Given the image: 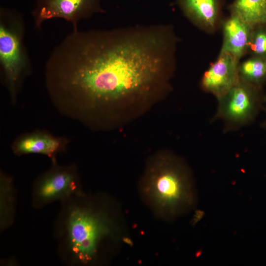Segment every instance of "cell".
Wrapping results in <instances>:
<instances>
[{
	"label": "cell",
	"mask_w": 266,
	"mask_h": 266,
	"mask_svg": "<svg viewBox=\"0 0 266 266\" xmlns=\"http://www.w3.org/2000/svg\"><path fill=\"white\" fill-rule=\"evenodd\" d=\"M178 42L169 25L73 30L46 61L48 89L82 104L96 121L121 128L172 90Z\"/></svg>",
	"instance_id": "6da1fadb"
},
{
	"label": "cell",
	"mask_w": 266,
	"mask_h": 266,
	"mask_svg": "<svg viewBox=\"0 0 266 266\" xmlns=\"http://www.w3.org/2000/svg\"><path fill=\"white\" fill-rule=\"evenodd\" d=\"M60 203L53 237L60 261L66 266L96 264L103 245L117 231L107 200L83 191Z\"/></svg>",
	"instance_id": "7a4b0ae2"
},
{
	"label": "cell",
	"mask_w": 266,
	"mask_h": 266,
	"mask_svg": "<svg viewBox=\"0 0 266 266\" xmlns=\"http://www.w3.org/2000/svg\"><path fill=\"white\" fill-rule=\"evenodd\" d=\"M142 187L153 206L163 214L176 215L194 203L190 170L179 157L168 150H160L149 159Z\"/></svg>",
	"instance_id": "3957f363"
},
{
	"label": "cell",
	"mask_w": 266,
	"mask_h": 266,
	"mask_svg": "<svg viewBox=\"0 0 266 266\" xmlns=\"http://www.w3.org/2000/svg\"><path fill=\"white\" fill-rule=\"evenodd\" d=\"M25 24L17 10L0 8V65L4 82L12 101L20 85L29 75L32 66L24 44Z\"/></svg>",
	"instance_id": "277c9868"
},
{
	"label": "cell",
	"mask_w": 266,
	"mask_h": 266,
	"mask_svg": "<svg viewBox=\"0 0 266 266\" xmlns=\"http://www.w3.org/2000/svg\"><path fill=\"white\" fill-rule=\"evenodd\" d=\"M52 166L34 181L31 192V204L42 209L56 201L83 192L77 168L75 165Z\"/></svg>",
	"instance_id": "5b68a950"
},
{
	"label": "cell",
	"mask_w": 266,
	"mask_h": 266,
	"mask_svg": "<svg viewBox=\"0 0 266 266\" xmlns=\"http://www.w3.org/2000/svg\"><path fill=\"white\" fill-rule=\"evenodd\" d=\"M256 86L239 77L228 92L217 99L214 120L223 121L225 132L243 127L253 119L258 106Z\"/></svg>",
	"instance_id": "8992f818"
},
{
	"label": "cell",
	"mask_w": 266,
	"mask_h": 266,
	"mask_svg": "<svg viewBox=\"0 0 266 266\" xmlns=\"http://www.w3.org/2000/svg\"><path fill=\"white\" fill-rule=\"evenodd\" d=\"M101 0H36L32 14L35 28L40 30L43 23L55 18L70 22L73 30L78 22L103 12Z\"/></svg>",
	"instance_id": "52a82bcc"
},
{
	"label": "cell",
	"mask_w": 266,
	"mask_h": 266,
	"mask_svg": "<svg viewBox=\"0 0 266 266\" xmlns=\"http://www.w3.org/2000/svg\"><path fill=\"white\" fill-rule=\"evenodd\" d=\"M239 60L228 53H220L217 60L203 74L200 86L218 99L239 80Z\"/></svg>",
	"instance_id": "ba28073f"
},
{
	"label": "cell",
	"mask_w": 266,
	"mask_h": 266,
	"mask_svg": "<svg viewBox=\"0 0 266 266\" xmlns=\"http://www.w3.org/2000/svg\"><path fill=\"white\" fill-rule=\"evenodd\" d=\"M186 18L199 29L214 32L219 26L222 10L221 0H176Z\"/></svg>",
	"instance_id": "9c48e42d"
},
{
	"label": "cell",
	"mask_w": 266,
	"mask_h": 266,
	"mask_svg": "<svg viewBox=\"0 0 266 266\" xmlns=\"http://www.w3.org/2000/svg\"><path fill=\"white\" fill-rule=\"evenodd\" d=\"M66 144V140L64 138L36 132L19 137L14 142L12 148L17 155L42 154L50 158L52 164H56L57 154L65 150Z\"/></svg>",
	"instance_id": "30bf717a"
},
{
	"label": "cell",
	"mask_w": 266,
	"mask_h": 266,
	"mask_svg": "<svg viewBox=\"0 0 266 266\" xmlns=\"http://www.w3.org/2000/svg\"><path fill=\"white\" fill-rule=\"evenodd\" d=\"M253 27L231 14L222 23L223 40L220 53H228L240 60L248 51Z\"/></svg>",
	"instance_id": "8fae6325"
},
{
	"label": "cell",
	"mask_w": 266,
	"mask_h": 266,
	"mask_svg": "<svg viewBox=\"0 0 266 266\" xmlns=\"http://www.w3.org/2000/svg\"><path fill=\"white\" fill-rule=\"evenodd\" d=\"M16 190L13 178L0 173V231L2 232L14 224L16 211Z\"/></svg>",
	"instance_id": "7c38bea8"
},
{
	"label": "cell",
	"mask_w": 266,
	"mask_h": 266,
	"mask_svg": "<svg viewBox=\"0 0 266 266\" xmlns=\"http://www.w3.org/2000/svg\"><path fill=\"white\" fill-rule=\"evenodd\" d=\"M230 11L252 27L266 23V0H234Z\"/></svg>",
	"instance_id": "4fadbf2b"
},
{
	"label": "cell",
	"mask_w": 266,
	"mask_h": 266,
	"mask_svg": "<svg viewBox=\"0 0 266 266\" xmlns=\"http://www.w3.org/2000/svg\"><path fill=\"white\" fill-rule=\"evenodd\" d=\"M239 77L256 86L266 78V59L256 56L250 58L238 66Z\"/></svg>",
	"instance_id": "5bb4252c"
},
{
	"label": "cell",
	"mask_w": 266,
	"mask_h": 266,
	"mask_svg": "<svg viewBox=\"0 0 266 266\" xmlns=\"http://www.w3.org/2000/svg\"><path fill=\"white\" fill-rule=\"evenodd\" d=\"M248 51L256 55L263 57L266 55V31L263 29L252 30Z\"/></svg>",
	"instance_id": "9a60e30c"
},
{
	"label": "cell",
	"mask_w": 266,
	"mask_h": 266,
	"mask_svg": "<svg viewBox=\"0 0 266 266\" xmlns=\"http://www.w3.org/2000/svg\"></svg>",
	"instance_id": "2e32d148"
}]
</instances>
